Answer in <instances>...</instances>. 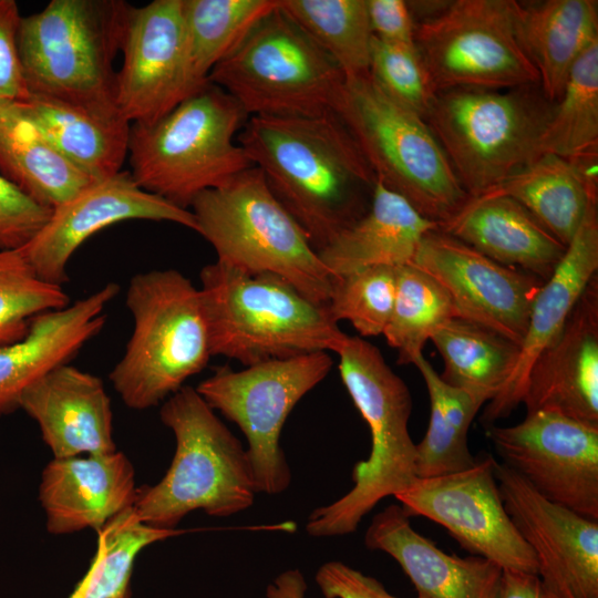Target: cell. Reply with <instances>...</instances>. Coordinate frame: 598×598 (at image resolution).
<instances>
[{
  "instance_id": "6da1fadb",
  "label": "cell",
  "mask_w": 598,
  "mask_h": 598,
  "mask_svg": "<svg viewBox=\"0 0 598 598\" xmlns=\"http://www.w3.org/2000/svg\"><path fill=\"white\" fill-rule=\"evenodd\" d=\"M237 142L317 252L369 208L375 174L337 113L248 116Z\"/></svg>"
},
{
  "instance_id": "7a4b0ae2",
  "label": "cell",
  "mask_w": 598,
  "mask_h": 598,
  "mask_svg": "<svg viewBox=\"0 0 598 598\" xmlns=\"http://www.w3.org/2000/svg\"><path fill=\"white\" fill-rule=\"evenodd\" d=\"M199 278L212 357L249 367L313 352L338 353L349 337L327 305L278 276L246 274L216 260Z\"/></svg>"
},
{
  "instance_id": "3957f363",
  "label": "cell",
  "mask_w": 598,
  "mask_h": 598,
  "mask_svg": "<svg viewBox=\"0 0 598 598\" xmlns=\"http://www.w3.org/2000/svg\"><path fill=\"white\" fill-rule=\"evenodd\" d=\"M248 115L207 81L155 122L132 123L127 157L142 189L184 209L252 163L237 142Z\"/></svg>"
},
{
  "instance_id": "277c9868",
  "label": "cell",
  "mask_w": 598,
  "mask_h": 598,
  "mask_svg": "<svg viewBox=\"0 0 598 598\" xmlns=\"http://www.w3.org/2000/svg\"><path fill=\"white\" fill-rule=\"evenodd\" d=\"M159 416L174 433L176 450L163 478L136 489L132 508L142 523L175 529L196 509L228 517L254 504L246 450L195 388L184 385L167 398Z\"/></svg>"
},
{
  "instance_id": "5b68a950",
  "label": "cell",
  "mask_w": 598,
  "mask_h": 598,
  "mask_svg": "<svg viewBox=\"0 0 598 598\" xmlns=\"http://www.w3.org/2000/svg\"><path fill=\"white\" fill-rule=\"evenodd\" d=\"M337 354L342 383L369 426L371 448L368 458L352 468V488L309 515L306 530L313 537L354 533L380 501L395 496L416 478L409 388L380 350L360 337L349 336Z\"/></svg>"
},
{
  "instance_id": "8992f818",
  "label": "cell",
  "mask_w": 598,
  "mask_h": 598,
  "mask_svg": "<svg viewBox=\"0 0 598 598\" xmlns=\"http://www.w3.org/2000/svg\"><path fill=\"white\" fill-rule=\"evenodd\" d=\"M128 7L122 0H52L22 17L18 49L29 95L122 117L114 61Z\"/></svg>"
},
{
  "instance_id": "52a82bcc",
  "label": "cell",
  "mask_w": 598,
  "mask_h": 598,
  "mask_svg": "<svg viewBox=\"0 0 598 598\" xmlns=\"http://www.w3.org/2000/svg\"><path fill=\"white\" fill-rule=\"evenodd\" d=\"M134 320L125 352L109 378L126 406L158 405L207 365L212 352L199 289L175 269L131 278Z\"/></svg>"
},
{
  "instance_id": "ba28073f",
  "label": "cell",
  "mask_w": 598,
  "mask_h": 598,
  "mask_svg": "<svg viewBox=\"0 0 598 598\" xmlns=\"http://www.w3.org/2000/svg\"><path fill=\"white\" fill-rule=\"evenodd\" d=\"M189 209L217 261L246 274L278 276L310 300L328 305L333 277L258 167L200 193Z\"/></svg>"
},
{
  "instance_id": "9c48e42d",
  "label": "cell",
  "mask_w": 598,
  "mask_h": 598,
  "mask_svg": "<svg viewBox=\"0 0 598 598\" xmlns=\"http://www.w3.org/2000/svg\"><path fill=\"white\" fill-rule=\"evenodd\" d=\"M554 104L537 85L436 93L424 121L462 188L477 197L540 155Z\"/></svg>"
},
{
  "instance_id": "30bf717a",
  "label": "cell",
  "mask_w": 598,
  "mask_h": 598,
  "mask_svg": "<svg viewBox=\"0 0 598 598\" xmlns=\"http://www.w3.org/2000/svg\"><path fill=\"white\" fill-rule=\"evenodd\" d=\"M248 116L336 113L346 76L278 6L209 73Z\"/></svg>"
},
{
  "instance_id": "8fae6325",
  "label": "cell",
  "mask_w": 598,
  "mask_h": 598,
  "mask_svg": "<svg viewBox=\"0 0 598 598\" xmlns=\"http://www.w3.org/2000/svg\"><path fill=\"white\" fill-rule=\"evenodd\" d=\"M336 113L375 177L423 217L439 225L468 198L424 118L389 97L370 73L346 79Z\"/></svg>"
},
{
  "instance_id": "7c38bea8",
  "label": "cell",
  "mask_w": 598,
  "mask_h": 598,
  "mask_svg": "<svg viewBox=\"0 0 598 598\" xmlns=\"http://www.w3.org/2000/svg\"><path fill=\"white\" fill-rule=\"evenodd\" d=\"M328 352H313L234 370L217 367L195 388L214 410L235 423L246 448L257 493L277 495L291 483L280 446L283 424L296 404L330 372Z\"/></svg>"
},
{
  "instance_id": "4fadbf2b",
  "label": "cell",
  "mask_w": 598,
  "mask_h": 598,
  "mask_svg": "<svg viewBox=\"0 0 598 598\" xmlns=\"http://www.w3.org/2000/svg\"><path fill=\"white\" fill-rule=\"evenodd\" d=\"M415 47L436 93L539 85L514 27L513 0H456L415 24Z\"/></svg>"
},
{
  "instance_id": "5bb4252c",
  "label": "cell",
  "mask_w": 598,
  "mask_h": 598,
  "mask_svg": "<svg viewBox=\"0 0 598 598\" xmlns=\"http://www.w3.org/2000/svg\"><path fill=\"white\" fill-rule=\"evenodd\" d=\"M487 454L464 471L421 478L394 497L408 516H423L443 526L471 555L503 570L537 574L534 551L505 509Z\"/></svg>"
},
{
  "instance_id": "9a60e30c",
  "label": "cell",
  "mask_w": 598,
  "mask_h": 598,
  "mask_svg": "<svg viewBox=\"0 0 598 598\" xmlns=\"http://www.w3.org/2000/svg\"><path fill=\"white\" fill-rule=\"evenodd\" d=\"M486 435L542 496L598 520V425L538 410L516 425H488Z\"/></svg>"
},
{
  "instance_id": "2e32d148",
  "label": "cell",
  "mask_w": 598,
  "mask_h": 598,
  "mask_svg": "<svg viewBox=\"0 0 598 598\" xmlns=\"http://www.w3.org/2000/svg\"><path fill=\"white\" fill-rule=\"evenodd\" d=\"M183 0L130 4L121 42L116 107L128 123H152L199 90L192 73Z\"/></svg>"
},
{
  "instance_id": "e0dca14e",
  "label": "cell",
  "mask_w": 598,
  "mask_h": 598,
  "mask_svg": "<svg viewBox=\"0 0 598 598\" xmlns=\"http://www.w3.org/2000/svg\"><path fill=\"white\" fill-rule=\"evenodd\" d=\"M409 264L446 290L456 318L483 326L520 347L542 279L503 266L439 229L424 235Z\"/></svg>"
},
{
  "instance_id": "ac0fdd59",
  "label": "cell",
  "mask_w": 598,
  "mask_h": 598,
  "mask_svg": "<svg viewBox=\"0 0 598 598\" xmlns=\"http://www.w3.org/2000/svg\"><path fill=\"white\" fill-rule=\"evenodd\" d=\"M494 474L547 589L557 598H598V520L545 498L503 463L495 461Z\"/></svg>"
},
{
  "instance_id": "d6986e66",
  "label": "cell",
  "mask_w": 598,
  "mask_h": 598,
  "mask_svg": "<svg viewBox=\"0 0 598 598\" xmlns=\"http://www.w3.org/2000/svg\"><path fill=\"white\" fill-rule=\"evenodd\" d=\"M131 219L171 221L198 230L190 209L142 189L130 172L122 171L53 209L48 223L19 251L41 280L62 287L69 281L66 269L72 255L86 239Z\"/></svg>"
},
{
  "instance_id": "ffe728a7",
  "label": "cell",
  "mask_w": 598,
  "mask_h": 598,
  "mask_svg": "<svg viewBox=\"0 0 598 598\" xmlns=\"http://www.w3.org/2000/svg\"><path fill=\"white\" fill-rule=\"evenodd\" d=\"M522 403L598 425V274L533 362Z\"/></svg>"
},
{
  "instance_id": "44dd1931",
  "label": "cell",
  "mask_w": 598,
  "mask_h": 598,
  "mask_svg": "<svg viewBox=\"0 0 598 598\" xmlns=\"http://www.w3.org/2000/svg\"><path fill=\"white\" fill-rule=\"evenodd\" d=\"M54 458L116 451L113 413L103 381L69 363L50 370L21 394Z\"/></svg>"
},
{
  "instance_id": "7402d4cb",
  "label": "cell",
  "mask_w": 598,
  "mask_h": 598,
  "mask_svg": "<svg viewBox=\"0 0 598 598\" xmlns=\"http://www.w3.org/2000/svg\"><path fill=\"white\" fill-rule=\"evenodd\" d=\"M598 274V210L589 204L584 219L551 276L544 281L529 313L517 364L502 389L487 403L485 426L505 419L522 403L528 372L538 354L557 337L589 281Z\"/></svg>"
},
{
  "instance_id": "603a6c76",
  "label": "cell",
  "mask_w": 598,
  "mask_h": 598,
  "mask_svg": "<svg viewBox=\"0 0 598 598\" xmlns=\"http://www.w3.org/2000/svg\"><path fill=\"white\" fill-rule=\"evenodd\" d=\"M136 489L134 467L120 451L53 458L39 485L47 529L54 535L97 532L133 506Z\"/></svg>"
},
{
  "instance_id": "cb8c5ba5",
  "label": "cell",
  "mask_w": 598,
  "mask_h": 598,
  "mask_svg": "<svg viewBox=\"0 0 598 598\" xmlns=\"http://www.w3.org/2000/svg\"><path fill=\"white\" fill-rule=\"evenodd\" d=\"M364 544L390 555L426 598H497L503 569L480 556L446 554L419 534L401 505L378 513Z\"/></svg>"
},
{
  "instance_id": "d4e9b609",
  "label": "cell",
  "mask_w": 598,
  "mask_h": 598,
  "mask_svg": "<svg viewBox=\"0 0 598 598\" xmlns=\"http://www.w3.org/2000/svg\"><path fill=\"white\" fill-rule=\"evenodd\" d=\"M120 287L107 282L73 305L37 316L27 336L0 347V416L19 409L23 391L35 380L69 363L103 329L105 307Z\"/></svg>"
},
{
  "instance_id": "484cf974",
  "label": "cell",
  "mask_w": 598,
  "mask_h": 598,
  "mask_svg": "<svg viewBox=\"0 0 598 598\" xmlns=\"http://www.w3.org/2000/svg\"><path fill=\"white\" fill-rule=\"evenodd\" d=\"M439 230L503 266L519 267L543 281L555 271L567 248L507 196L468 197L439 224Z\"/></svg>"
},
{
  "instance_id": "4316f807",
  "label": "cell",
  "mask_w": 598,
  "mask_h": 598,
  "mask_svg": "<svg viewBox=\"0 0 598 598\" xmlns=\"http://www.w3.org/2000/svg\"><path fill=\"white\" fill-rule=\"evenodd\" d=\"M439 225L375 179L367 212L317 254L336 278L355 270L409 264L429 231Z\"/></svg>"
},
{
  "instance_id": "83f0119b",
  "label": "cell",
  "mask_w": 598,
  "mask_h": 598,
  "mask_svg": "<svg viewBox=\"0 0 598 598\" xmlns=\"http://www.w3.org/2000/svg\"><path fill=\"white\" fill-rule=\"evenodd\" d=\"M518 42L536 69L545 97L556 103L573 66L598 41L596 0H513Z\"/></svg>"
},
{
  "instance_id": "f1b7e54d",
  "label": "cell",
  "mask_w": 598,
  "mask_h": 598,
  "mask_svg": "<svg viewBox=\"0 0 598 598\" xmlns=\"http://www.w3.org/2000/svg\"><path fill=\"white\" fill-rule=\"evenodd\" d=\"M14 103L66 159L93 179L122 172L131 123L39 95Z\"/></svg>"
},
{
  "instance_id": "f546056e",
  "label": "cell",
  "mask_w": 598,
  "mask_h": 598,
  "mask_svg": "<svg viewBox=\"0 0 598 598\" xmlns=\"http://www.w3.org/2000/svg\"><path fill=\"white\" fill-rule=\"evenodd\" d=\"M0 174L52 210L97 182L66 159L9 101L0 102Z\"/></svg>"
},
{
  "instance_id": "4dcf8cb0",
  "label": "cell",
  "mask_w": 598,
  "mask_h": 598,
  "mask_svg": "<svg viewBox=\"0 0 598 598\" xmlns=\"http://www.w3.org/2000/svg\"><path fill=\"white\" fill-rule=\"evenodd\" d=\"M430 340L443 359L441 379L484 403L502 391L520 352L509 339L456 317L442 323Z\"/></svg>"
},
{
  "instance_id": "1f68e13d",
  "label": "cell",
  "mask_w": 598,
  "mask_h": 598,
  "mask_svg": "<svg viewBox=\"0 0 598 598\" xmlns=\"http://www.w3.org/2000/svg\"><path fill=\"white\" fill-rule=\"evenodd\" d=\"M482 195L507 196L518 202L566 247L578 230L589 204H597L590 198L573 164L549 153L542 154Z\"/></svg>"
},
{
  "instance_id": "d6a6232c",
  "label": "cell",
  "mask_w": 598,
  "mask_h": 598,
  "mask_svg": "<svg viewBox=\"0 0 598 598\" xmlns=\"http://www.w3.org/2000/svg\"><path fill=\"white\" fill-rule=\"evenodd\" d=\"M413 364L422 374L431 403L429 427L415 444L416 477H434L472 467L477 460L468 447V430L485 403L445 383L423 354Z\"/></svg>"
},
{
  "instance_id": "836d02e7",
  "label": "cell",
  "mask_w": 598,
  "mask_h": 598,
  "mask_svg": "<svg viewBox=\"0 0 598 598\" xmlns=\"http://www.w3.org/2000/svg\"><path fill=\"white\" fill-rule=\"evenodd\" d=\"M277 6L278 0H183L187 53L195 81L205 84L210 71Z\"/></svg>"
},
{
  "instance_id": "e575fe53",
  "label": "cell",
  "mask_w": 598,
  "mask_h": 598,
  "mask_svg": "<svg viewBox=\"0 0 598 598\" xmlns=\"http://www.w3.org/2000/svg\"><path fill=\"white\" fill-rule=\"evenodd\" d=\"M286 12L341 69L368 75L372 31L367 0H279Z\"/></svg>"
},
{
  "instance_id": "d590c367",
  "label": "cell",
  "mask_w": 598,
  "mask_h": 598,
  "mask_svg": "<svg viewBox=\"0 0 598 598\" xmlns=\"http://www.w3.org/2000/svg\"><path fill=\"white\" fill-rule=\"evenodd\" d=\"M453 317L452 300L433 277L411 264L396 267L393 309L382 334L398 351L399 364H413L433 332Z\"/></svg>"
},
{
  "instance_id": "8d00e7d4",
  "label": "cell",
  "mask_w": 598,
  "mask_h": 598,
  "mask_svg": "<svg viewBox=\"0 0 598 598\" xmlns=\"http://www.w3.org/2000/svg\"><path fill=\"white\" fill-rule=\"evenodd\" d=\"M592 150H598V41L573 66L540 143L542 154L566 159Z\"/></svg>"
},
{
  "instance_id": "74e56055",
  "label": "cell",
  "mask_w": 598,
  "mask_h": 598,
  "mask_svg": "<svg viewBox=\"0 0 598 598\" xmlns=\"http://www.w3.org/2000/svg\"><path fill=\"white\" fill-rule=\"evenodd\" d=\"M97 548L89 570L69 598H114L130 588L134 560L146 546L181 534L142 523L132 507L97 532Z\"/></svg>"
},
{
  "instance_id": "f35d334b",
  "label": "cell",
  "mask_w": 598,
  "mask_h": 598,
  "mask_svg": "<svg viewBox=\"0 0 598 598\" xmlns=\"http://www.w3.org/2000/svg\"><path fill=\"white\" fill-rule=\"evenodd\" d=\"M69 305L63 288L41 280L19 249L0 251V347L22 340L37 316Z\"/></svg>"
},
{
  "instance_id": "ab89813d",
  "label": "cell",
  "mask_w": 598,
  "mask_h": 598,
  "mask_svg": "<svg viewBox=\"0 0 598 598\" xmlns=\"http://www.w3.org/2000/svg\"><path fill=\"white\" fill-rule=\"evenodd\" d=\"M396 267L375 266L336 277L328 302L332 318L363 337L382 334L393 309Z\"/></svg>"
},
{
  "instance_id": "60d3db41",
  "label": "cell",
  "mask_w": 598,
  "mask_h": 598,
  "mask_svg": "<svg viewBox=\"0 0 598 598\" xmlns=\"http://www.w3.org/2000/svg\"><path fill=\"white\" fill-rule=\"evenodd\" d=\"M370 76L393 101L424 118L436 95L415 44L372 37Z\"/></svg>"
},
{
  "instance_id": "b9f144b4",
  "label": "cell",
  "mask_w": 598,
  "mask_h": 598,
  "mask_svg": "<svg viewBox=\"0 0 598 598\" xmlns=\"http://www.w3.org/2000/svg\"><path fill=\"white\" fill-rule=\"evenodd\" d=\"M52 209L25 196L0 174V251L27 245L48 223Z\"/></svg>"
},
{
  "instance_id": "7bdbcfd3",
  "label": "cell",
  "mask_w": 598,
  "mask_h": 598,
  "mask_svg": "<svg viewBox=\"0 0 598 598\" xmlns=\"http://www.w3.org/2000/svg\"><path fill=\"white\" fill-rule=\"evenodd\" d=\"M21 18L14 0H0V102L29 97L18 49Z\"/></svg>"
},
{
  "instance_id": "ee69618b",
  "label": "cell",
  "mask_w": 598,
  "mask_h": 598,
  "mask_svg": "<svg viewBox=\"0 0 598 598\" xmlns=\"http://www.w3.org/2000/svg\"><path fill=\"white\" fill-rule=\"evenodd\" d=\"M315 579L324 598H398L375 578L337 560L323 564Z\"/></svg>"
},
{
  "instance_id": "f6af8a7d",
  "label": "cell",
  "mask_w": 598,
  "mask_h": 598,
  "mask_svg": "<svg viewBox=\"0 0 598 598\" xmlns=\"http://www.w3.org/2000/svg\"><path fill=\"white\" fill-rule=\"evenodd\" d=\"M374 38L394 44H415V22L404 0H367Z\"/></svg>"
},
{
  "instance_id": "bcb514c9",
  "label": "cell",
  "mask_w": 598,
  "mask_h": 598,
  "mask_svg": "<svg viewBox=\"0 0 598 598\" xmlns=\"http://www.w3.org/2000/svg\"><path fill=\"white\" fill-rule=\"evenodd\" d=\"M497 598H557L537 574L504 569Z\"/></svg>"
},
{
  "instance_id": "7dc6e473",
  "label": "cell",
  "mask_w": 598,
  "mask_h": 598,
  "mask_svg": "<svg viewBox=\"0 0 598 598\" xmlns=\"http://www.w3.org/2000/svg\"><path fill=\"white\" fill-rule=\"evenodd\" d=\"M307 589L303 574L297 568L288 569L267 586L264 598H306Z\"/></svg>"
},
{
  "instance_id": "c3c4849f",
  "label": "cell",
  "mask_w": 598,
  "mask_h": 598,
  "mask_svg": "<svg viewBox=\"0 0 598 598\" xmlns=\"http://www.w3.org/2000/svg\"><path fill=\"white\" fill-rule=\"evenodd\" d=\"M584 182L590 198L597 203L598 198V150H592L568 158Z\"/></svg>"
},
{
  "instance_id": "681fc988",
  "label": "cell",
  "mask_w": 598,
  "mask_h": 598,
  "mask_svg": "<svg viewBox=\"0 0 598 598\" xmlns=\"http://www.w3.org/2000/svg\"><path fill=\"white\" fill-rule=\"evenodd\" d=\"M114 598H132L130 588H127L126 590H124L122 594H120L118 596Z\"/></svg>"
}]
</instances>
